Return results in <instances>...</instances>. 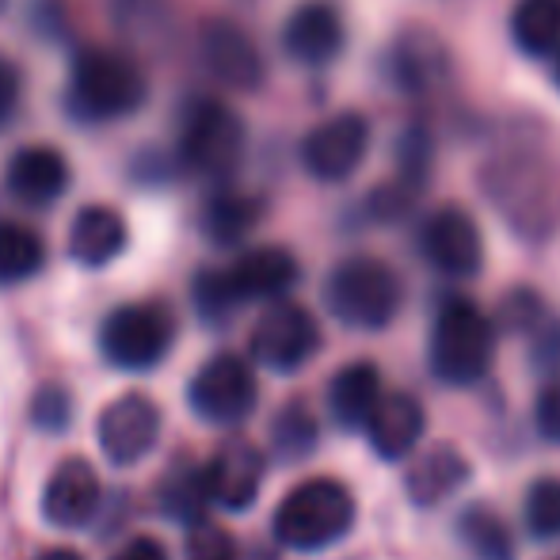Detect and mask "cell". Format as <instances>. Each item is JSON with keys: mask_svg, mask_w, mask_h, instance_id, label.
Returning <instances> with one entry per match:
<instances>
[{"mask_svg": "<svg viewBox=\"0 0 560 560\" xmlns=\"http://www.w3.org/2000/svg\"><path fill=\"white\" fill-rule=\"evenodd\" d=\"M480 191L518 241L541 244L560 229V164L541 149L515 145L488 156Z\"/></svg>", "mask_w": 560, "mask_h": 560, "instance_id": "6da1fadb", "label": "cell"}, {"mask_svg": "<svg viewBox=\"0 0 560 560\" xmlns=\"http://www.w3.org/2000/svg\"><path fill=\"white\" fill-rule=\"evenodd\" d=\"M149 81L130 54L81 50L69 66L66 112L77 122H118L145 104Z\"/></svg>", "mask_w": 560, "mask_h": 560, "instance_id": "7a4b0ae2", "label": "cell"}, {"mask_svg": "<svg viewBox=\"0 0 560 560\" xmlns=\"http://www.w3.org/2000/svg\"><path fill=\"white\" fill-rule=\"evenodd\" d=\"M328 313L347 328L359 332H382L397 320L405 305L400 275L377 256H347L325 279Z\"/></svg>", "mask_w": 560, "mask_h": 560, "instance_id": "3957f363", "label": "cell"}, {"mask_svg": "<svg viewBox=\"0 0 560 560\" xmlns=\"http://www.w3.org/2000/svg\"><path fill=\"white\" fill-rule=\"evenodd\" d=\"M248 130L241 115L218 96H191L176 122V153L179 164L195 176L225 179L241 168Z\"/></svg>", "mask_w": 560, "mask_h": 560, "instance_id": "277c9868", "label": "cell"}, {"mask_svg": "<svg viewBox=\"0 0 560 560\" xmlns=\"http://www.w3.org/2000/svg\"><path fill=\"white\" fill-rule=\"evenodd\" d=\"M354 526V495L332 477L298 485L275 511V538L298 553L328 549Z\"/></svg>", "mask_w": 560, "mask_h": 560, "instance_id": "5b68a950", "label": "cell"}, {"mask_svg": "<svg viewBox=\"0 0 560 560\" xmlns=\"http://www.w3.org/2000/svg\"><path fill=\"white\" fill-rule=\"evenodd\" d=\"M495 354V328L465 298H450L431 328L428 362L443 385H477Z\"/></svg>", "mask_w": 560, "mask_h": 560, "instance_id": "8992f818", "label": "cell"}, {"mask_svg": "<svg viewBox=\"0 0 560 560\" xmlns=\"http://www.w3.org/2000/svg\"><path fill=\"white\" fill-rule=\"evenodd\" d=\"M176 320L164 305L133 302L118 305L100 328V351L118 370H149L172 351Z\"/></svg>", "mask_w": 560, "mask_h": 560, "instance_id": "52a82bcc", "label": "cell"}, {"mask_svg": "<svg viewBox=\"0 0 560 560\" xmlns=\"http://www.w3.org/2000/svg\"><path fill=\"white\" fill-rule=\"evenodd\" d=\"M370 153V122L359 112H339L317 122L298 145V161L320 184H347Z\"/></svg>", "mask_w": 560, "mask_h": 560, "instance_id": "ba28073f", "label": "cell"}, {"mask_svg": "<svg viewBox=\"0 0 560 560\" xmlns=\"http://www.w3.org/2000/svg\"><path fill=\"white\" fill-rule=\"evenodd\" d=\"M416 252L446 279H472L485 267V236L462 207L431 210L416 229Z\"/></svg>", "mask_w": 560, "mask_h": 560, "instance_id": "9c48e42d", "label": "cell"}, {"mask_svg": "<svg viewBox=\"0 0 560 560\" xmlns=\"http://www.w3.org/2000/svg\"><path fill=\"white\" fill-rule=\"evenodd\" d=\"M320 351V325L305 305L279 302L252 328V354L275 374H294Z\"/></svg>", "mask_w": 560, "mask_h": 560, "instance_id": "30bf717a", "label": "cell"}, {"mask_svg": "<svg viewBox=\"0 0 560 560\" xmlns=\"http://www.w3.org/2000/svg\"><path fill=\"white\" fill-rule=\"evenodd\" d=\"M199 61L218 84L233 92H259L267 81V61L256 38L233 20H207L199 27Z\"/></svg>", "mask_w": 560, "mask_h": 560, "instance_id": "8fae6325", "label": "cell"}, {"mask_svg": "<svg viewBox=\"0 0 560 560\" xmlns=\"http://www.w3.org/2000/svg\"><path fill=\"white\" fill-rule=\"evenodd\" d=\"M450 46L431 27H405L385 50V73L389 84L405 96L420 100L439 92L450 81Z\"/></svg>", "mask_w": 560, "mask_h": 560, "instance_id": "7c38bea8", "label": "cell"}, {"mask_svg": "<svg viewBox=\"0 0 560 560\" xmlns=\"http://www.w3.org/2000/svg\"><path fill=\"white\" fill-rule=\"evenodd\" d=\"M187 400L207 423H241L256 408V374L236 354H214L195 374Z\"/></svg>", "mask_w": 560, "mask_h": 560, "instance_id": "4fadbf2b", "label": "cell"}, {"mask_svg": "<svg viewBox=\"0 0 560 560\" xmlns=\"http://www.w3.org/2000/svg\"><path fill=\"white\" fill-rule=\"evenodd\" d=\"M347 27L332 0H305L282 23V50L290 61L310 69H325L343 54Z\"/></svg>", "mask_w": 560, "mask_h": 560, "instance_id": "5bb4252c", "label": "cell"}, {"mask_svg": "<svg viewBox=\"0 0 560 560\" xmlns=\"http://www.w3.org/2000/svg\"><path fill=\"white\" fill-rule=\"evenodd\" d=\"M161 439V412L145 393H126L100 416V450L115 465H138Z\"/></svg>", "mask_w": 560, "mask_h": 560, "instance_id": "9a60e30c", "label": "cell"}, {"mask_svg": "<svg viewBox=\"0 0 560 560\" xmlns=\"http://www.w3.org/2000/svg\"><path fill=\"white\" fill-rule=\"evenodd\" d=\"M222 275L233 302L244 305V302H271V298H282L287 290H294L302 267H298V259L287 248L264 244V248H248L244 256H236V264L225 267Z\"/></svg>", "mask_w": 560, "mask_h": 560, "instance_id": "2e32d148", "label": "cell"}, {"mask_svg": "<svg viewBox=\"0 0 560 560\" xmlns=\"http://www.w3.org/2000/svg\"><path fill=\"white\" fill-rule=\"evenodd\" d=\"M4 187L23 207L46 210L69 191V164H66V156L50 145L15 149L4 168Z\"/></svg>", "mask_w": 560, "mask_h": 560, "instance_id": "e0dca14e", "label": "cell"}, {"mask_svg": "<svg viewBox=\"0 0 560 560\" xmlns=\"http://www.w3.org/2000/svg\"><path fill=\"white\" fill-rule=\"evenodd\" d=\"M100 508V477L84 457H69L50 472L43 492V515L58 530H81Z\"/></svg>", "mask_w": 560, "mask_h": 560, "instance_id": "ac0fdd59", "label": "cell"}, {"mask_svg": "<svg viewBox=\"0 0 560 560\" xmlns=\"http://www.w3.org/2000/svg\"><path fill=\"white\" fill-rule=\"evenodd\" d=\"M202 480H207V495L214 503L229 511H244L252 508L259 485H264V454L248 439H229L202 469Z\"/></svg>", "mask_w": 560, "mask_h": 560, "instance_id": "d6986e66", "label": "cell"}, {"mask_svg": "<svg viewBox=\"0 0 560 560\" xmlns=\"http://www.w3.org/2000/svg\"><path fill=\"white\" fill-rule=\"evenodd\" d=\"M423 405L408 393H385L366 420V439L377 457L400 462L416 450L423 435Z\"/></svg>", "mask_w": 560, "mask_h": 560, "instance_id": "ffe728a7", "label": "cell"}, {"mask_svg": "<svg viewBox=\"0 0 560 560\" xmlns=\"http://www.w3.org/2000/svg\"><path fill=\"white\" fill-rule=\"evenodd\" d=\"M126 241H130V229H126L122 214L104 202L77 210L73 225H69V256L81 267H107L122 256Z\"/></svg>", "mask_w": 560, "mask_h": 560, "instance_id": "44dd1931", "label": "cell"}, {"mask_svg": "<svg viewBox=\"0 0 560 560\" xmlns=\"http://www.w3.org/2000/svg\"><path fill=\"white\" fill-rule=\"evenodd\" d=\"M469 480V462L457 446H431L428 454H420L405 472L408 500L416 508H435L446 495H454L457 488Z\"/></svg>", "mask_w": 560, "mask_h": 560, "instance_id": "7402d4cb", "label": "cell"}, {"mask_svg": "<svg viewBox=\"0 0 560 560\" xmlns=\"http://www.w3.org/2000/svg\"><path fill=\"white\" fill-rule=\"evenodd\" d=\"M377 400H382V374H377L374 362H351L328 385V412L347 431L366 428Z\"/></svg>", "mask_w": 560, "mask_h": 560, "instance_id": "603a6c76", "label": "cell"}, {"mask_svg": "<svg viewBox=\"0 0 560 560\" xmlns=\"http://www.w3.org/2000/svg\"><path fill=\"white\" fill-rule=\"evenodd\" d=\"M511 43L526 58H553L560 50V0H515L508 15Z\"/></svg>", "mask_w": 560, "mask_h": 560, "instance_id": "cb8c5ba5", "label": "cell"}, {"mask_svg": "<svg viewBox=\"0 0 560 560\" xmlns=\"http://www.w3.org/2000/svg\"><path fill=\"white\" fill-rule=\"evenodd\" d=\"M454 534L469 560H515V538H511L500 511L488 503H469L457 515Z\"/></svg>", "mask_w": 560, "mask_h": 560, "instance_id": "d4e9b609", "label": "cell"}, {"mask_svg": "<svg viewBox=\"0 0 560 560\" xmlns=\"http://www.w3.org/2000/svg\"><path fill=\"white\" fill-rule=\"evenodd\" d=\"M259 218H264V202L259 199L241 195V191H218V195H210L207 207H202L199 225L210 244L233 248V244H241L244 236L259 225Z\"/></svg>", "mask_w": 560, "mask_h": 560, "instance_id": "484cf974", "label": "cell"}, {"mask_svg": "<svg viewBox=\"0 0 560 560\" xmlns=\"http://www.w3.org/2000/svg\"><path fill=\"white\" fill-rule=\"evenodd\" d=\"M46 264V244L35 229L0 222V287H15L38 275Z\"/></svg>", "mask_w": 560, "mask_h": 560, "instance_id": "4316f807", "label": "cell"}, {"mask_svg": "<svg viewBox=\"0 0 560 560\" xmlns=\"http://www.w3.org/2000/svg\"><path fill=\"white\" fill-rule=\"evenodd\" d=\"M161 503L164 511H168L172 518H179V523H202V508L210 503L207 495V480H202V469H195V465L179 462L176 469L164 477L161 485Z\"/></svg>", "mask_w": 560, "mask_h": 560, "instance_id": "83f0119b", "label": "cell"}, {"mask_svg": "<svg viewBox=\"0 0 560 560\" xmlns=\"http://www.w3.org/2000/svg\"><path fill=\"white\" fill-rule=\"evenodd\" d=\"M112 20L133 43H156L172 27V0H112Z\"/></svg>", "mask_w": 560, "mask_h": 560, "instance_id": "f1b7e54d", "label": "cell"}, {"mask_svg": "<svg viewBox=\"0 0 560 560\" xmlns=\"http://www.w3.org/2000/svg\"><path fill=\"white\" fill-rule=\"evenodd\" d=\"M397 184L408 187V191L420 195L431 179V161H435V138L423 122H412L405 133L397 138Z\"/></svg>", "mask_w": 560, "mask_h": 560, "instance_id": "f546056e", "label": "cell"}, {"mask_svg": "<svg viewBox=\"0 0 560 560\" xmlns=\"http://www.w3.org/2000/svg\"><path fill=\"white\" fill-rule=\"evenodd\" d=\"M271 439H275V450L290 462L305 457L313 446H317V420L310 416V408L302 400H290L271 423Z\"/></svg>", "mask_w": 560, "mask_h": 560, "instance_id": "4dcf8cb0", "label": "cell"}, {"mask_svg": "<svg viewBox=\"0 0 560 560\" xmlns=\"http://www.w3.org/2000/svg\"><path fill=\"white\" fill-rule=\"evenodd\" d=\"M526 515V530L541 541H557L560 538V477H541L530 485L523 503Z\"/></svg>", "mask_w": 560, "mask_h": 560, "instance_id": "1f68e13d", "label": "cell"}, {"mask_svg": "<svg viewBox=\"0 0 560 560\" xmlns=\"http://www.w3.org/2000/svg\"><path fill=\"white\" fill-rule=\"evenodd\" d=\"M195 310H199V317L210 320V325H222V320H229L241 310V305L233 302V294H229L222 271H202L199 279H195Z\"/></svg>", "mask_w": 560, "mask_h": 560, "instance_id": "d6a6232c", "label": "cell"}, {"mask_svg": "<svg viewBox=\"0 0 560 560\" xmlns=\"http://www.w3.org/2000/svg\"><path fill=\"white\" fill-rule=\"evenodd\" d=\"M500 313L511 332H538L546 305H541V298L534 294V290H511V294H503Z\"/></svg>", "mask_w": 560, "mask_h": 560, "instance_id": "836d02e7", "label": "cell"}, {"mask_svg": "<svg viewBox=\"0 0 560 560\" xmlns=\"http://www.w3.org/2000/svg\"><path fill=\"white\" fill-rule=\"evenodd\" d=\"M416 199H420V195L408 191V187H400V184H385V187H377V191H370V199H366V214L374 218V222L393 225V222H400V218L412 214Z\"/></svg>", "mask_w": 560, "mask_h": 560, "instance_id": "e575fe53", "label": "cell"}, {"mask_svg": "<svg viewBox=\"0 0 560 560\" xmlns=\"http://www.w3.org/2000/svg\"><path fill=\"white\" fill-rule=\"evenodd\" d=\"M187 560H236V546L222 526L195 523L187 534Z\"/></svg>", "mask_w": 560, "mask_h": 560, "instance_id": "d590c367", "label": "cell"}, {"mask_svg": "<svg viewBox=\"0 0 560 560\" xmlns=\"http://www.w3.org/2000/svg\"><path fill=\"white\" fill-rule=\"evenodd\" d=\"M534 428L546 443L560 446V374H549L534 397Z\"/></svg>", "mask_w": 560, "mask_h": 560, "instance_id": "8d00e7d4", "label": "cell"}, {"mask_svg": "<svg viewBox=\"0 0 560 560\" xmlns=\"http://www.w3.org/2000/svg\"><path fill=\"white\" fill-rule=\"evenodd\" d=\"M20 100H23V73L15 61L0 58V130L15 122L20 115Z\"/></svg>", "mask_w": 560, "mask_h": 560, "instance_id": "74e56055", "label": "cell"}, {"mask_svg": "<svg viewBox=\"0 0 560 560\" xmlns=\"http://www.w3.org/2000/svg\"><path fill=\"white\" fill-rule=\"evenodd\" d=\"M31 416H35L38 428L61 431L69 423V416H73V408H69V397L61 389H43L35 397V405H31Z\"/></svg>", "mask_w": 560, "mask_h": 560, "instance_id": "f35d334b", "label": "cell"}, {"mask_svg": "<svg viewBox=\"0 0 560 560\" xmlns=\"http://www.w3.org/2000/svg\"><path fill=\"white\" fill-rule=\"evenodd\" d=\"M534 366L560 374V325H541L534 336Z\"/></svg>", "mask_w": 560, "mask_h": 560, "instance_id": "ab89813d", "label": "cell"}, {"mask_svg": "<svg viewBox=\"0 0 560 560\" xmlns=\"http://www.w3.org/2000/svg\"><path fill=\"white\" fill-rule=\"evenodd\" d=\"M115 560H168V553L156 538H133Z\"/></svg>", "mask_w": 560, "mask_h": 560, "instance_id": "60d3db41", "label": "cell"}, {"mask_svg": "<svg viewBox=\"0 0 560 560\" xmlns=\"http://www.w3.org/2000/svg\"><path fill=\"white\" fill-rule=\"evenodd\" d=\"M43 560H81L73 553V549H50V553H46Z\"/></svg>", "mask_w": 560, "mask_h": 560, "instance_id": "b9f144b4", "label": "cell"}, {"mask_svg": "<svg viewBox=\"0 0 560 560\" xmlns=\"http://www.w3.org/2000/svg\"><path fill=\"white\" fill-rule=\"evenodd\" d=\"M553 81H557V89H560V50L553 54Z\"/></svg>", "mask_w": 560, "mask_h": 560, "instance_id": "7bdbcfd3", "label": "cell"}]
</instances>
